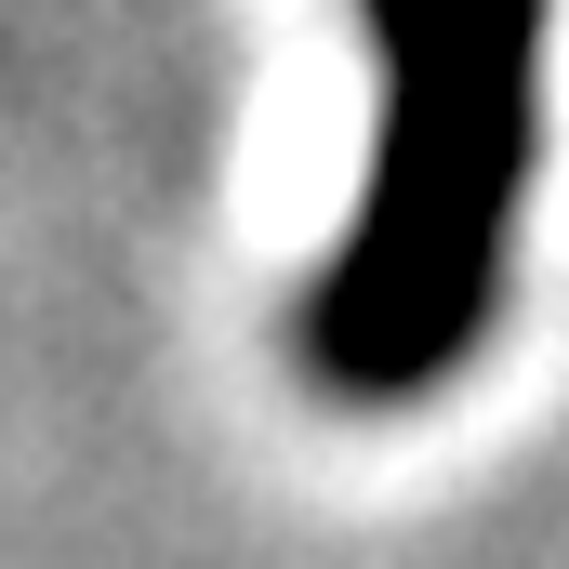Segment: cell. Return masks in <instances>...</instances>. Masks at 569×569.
Returning a JSON list of instances; mask_svg holds the SVG:
<instances>
[{
    "instance_id": "obj_1",
    "label": "cell",
    "mask_w": 569,
    "mask_h": 569,
    "mask_svg": "<svg viewBox=\"0 0 569 569\" xmlns=\"http://www.w3.org/2000/svg\"><path fill=\"white\" fill-rule=\"evenodd\" d=\"M385 120L358 226L305 291V371L358 411L437 398L517 279V212L543 159V27L557 0H358Z\"/></svg>"
}]
</instances>
